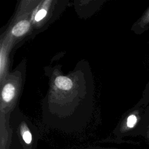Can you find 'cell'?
Segmentation results:
<instances>
[{
	"label": "cell",
	"mask_w": 149,
	"mask_h": 149,
	"mask_svg": "<svg viewBox=\"0 0 149 149\" xmlns=\"http://www.w3.org/2000/svg\"><path fill=\"white\" fill-rule=\"evenodd\" d=\"M136 33L141 34L149 30V6L134 26Z\"/></svg>",
	"instance_id": "6da1fadb"
},
{
	"label": "cell",
	"mask_w": 149,
	"mask_h": 149,
	"mask_svg": "<svg viewBox=\"0 0 149 149\" xmlns=\"http://www.w3.org/2000/svg\"><path fill=\"white\" fill-rule=\"evenodd\" d=\"M30 27V23L27 20H22L17 23L13 28L12 34L17 37L21 36L27 31Z\"/></svg>",
	"instance_id": "7a4b0ae2"
},
{
	"label": "cell",
	"mask_w": 149,
	"mask_h": 149,
	"mask_svg": "<svg viewBox=\"0 0 149 149\" xmlns=\"http://www.w3.org/2000/svg\"><path fill=\"white\" fill-rule=\"evenodd\" d=\"M56 86L62 90H70L72 86V80L65 76H58L56 78L55 81Z\"/></svg>",
	"instance_id": "3957f363"
},
{
	"label": "cell",
	"mask_w": 149,
	"mask_h": 149,
	"mask_svg": "<svg viewBox=\"0 0 149 149\" xmlns=\"http://www.w3.org/2000/svg\"><path fill=\"white\" fill-rule=\"evenodd\" d=\"M15 88L10 83L6 84L2 90V96L3 100L6 102H9L15 95Z\"/></svg>",
	"instance_id": "277c9868"
},
{
	"label": "cell",
	"mask_w": 149,
	"mask_h": 149,
	"mask_svg": "<svg viewBox=\"0 0 149 149\" xmlns=\"http://www.w3.org/2000/svg\"><path fill=\"white\" fill-rule=\"evenodd\" d=\"M149 105V80L146 84L143 91L142 97L137 102L136 106H146Z\"/></svg>",
	"instance_id": "5b68a950"
},
{
	"label": "cell",
	"mask_w": 149,
	"mask_h": 149,
	"mask_svg": "<svg viewBox=\"0 0 149 149\" xmlns=\"http://www.w3.org/2000/svg\"><path fill=\"white\" fill-rule=\"evenodd\" d=\"M46 14H47V11L45 9H41L36 14L35 16V20L36 21H40L45 16Z\"/></svg>",
	"instance_id": "8992f818"
},
{
	"label": "cell",
	"mask_w": 149,
	"mask_h": 149,
	"mask_svg": "<svg viewBox=\"0 0 149 149\" xmlns=\"http://www.w3.org/2000/svg\"><path fill=\"white\" fill-rule=\"evenodd\" d=\"M6 149H23L20 144L19 143H15L14 141H12L10 144H8Z\"/></svg>",
	"instance_id": "52a82bcc"
},
{
	"label": "cell",
	"mask_w": 149,
	"mask_h": 149,
	"mask_svg": "<svg viewBox=\"0 0 149 149\" xmlns=\"http://www.w3.org/2000/svg\"><path fill=\"white\" fill-rule=\"evenodd\" d=\"M147 114V130H146V134L144 136V138H146L147 139V140L148 141L149 143V114Z\"/></svg>",
	"instance_id": "ba28073f"
},
{
	"label": "cell",
	"mask_w": 149,
	"mask_h": 149,
	"mask_svg": "<svg viewBox=\"0 0 149 149\" xmlns=\"http://www.w3.org/2000/svg\"><path fill=\"white\" fill-rule=\"evenodd\" d=\"M82 149H114V148H103L101 147H88Z\"/></svg>",
	"instance_id": "9c48e42d"
},
{
	"label": "cell",
	"mask_w": 149,
	"mask_h": 149,
	"mask_svg": "<svg viewBox=\"0 0 149 149\" xmlns=\"http://www.w3.org/2000/svg\"><path fill=\"white\" fill-rule=\"evenodd\" d=\"M146 112L147 113L149 114V105L146 107Z\"/></svg>",
	"instance_id": "30bf717a"
},
{
	"label": "cell",
	"mask_w": 149,
	"mask_h": 149,
	"mask_svg": "<svg viewBox=\"0 0 149 149\" xmlns=\"http://www.w3.org/2000/svg\"><path fill=\"white\" fill-rule=\"evenodd\" d=\"M148 62L149 63V55H148Z\"/></svg>",
	"instance_id": "8fae6325"
}]
</instances>
